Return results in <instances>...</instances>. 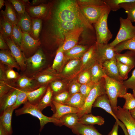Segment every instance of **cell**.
Segmentation results:
<instances>
[{
	"label": "cell",
	"mask_w": 135,
	"mask_h": 135,
	"mask_svg": "<svg viewBox=\"0 0 135 135\" xmlns=\"http://www.w3.org/2000/svg\"><path fill=\"white\" fill-rule=\"evenodd\" d=\"M47 18L58 21L76 22L85 28L94 29L92 24L82 14L79 5L75 0L60 1L52 13L50 11Z\"/></svg>",
	"instance_id": "6da1fadb"
},
{
	"label": "cell",
	"mask_w": 135,
	"mask_h": 135,
	"mask_svg": "<svg viewBox=\"0 0 135 135\" xmlns=\"http://www.w3.org/2000/svg\"><path fill=\"white\" fill-rule=\"evenodd\" d=\"M104 78L106 94L113 110L117 107L118 98H121L122 96L127 93L128 89L123 82H118L107 76Z\"/></svg>",
	"instance_id": "7a4b0ae2"
},
{
	"label": "cell",
	"mask_w": 135,
	"mask_h": 135,
	"mask_svg": "<svg viewBox=\"0 0 135 135\" xmlns=\"http://www.w3.org/2000/svg\"><path fill=\"white\" fill-rule=\"evenodd\" d=\"M50 20L51 21L50 32L48 37L50 39H52L57 43L59 42L61 40L64 41V34L68 32L77 27L82 26L76 22L58 21Z\"/></svg>",
	"instance_id": "3957f363"
},
{
	"label": "cell",
	"mask_w": 135,
	"mask_h": 135,
	"mask_svg": "<svg viewBox=\"0 0 135 135\" xmlns=\"http://www.w3.org/2000/svg\"><path fill=\"white\" fill-rule=\"evenodd\" d=\"M24 114H30L38 119L40 123V132L42 131L44 125L48 122H52L56 125L60 126L59 120L44 115L36 106L32 105L28 102L24 104L22 108L15 111L16 116Z\"/></svg>",
	"instance_id": "277c9868"
},
{
	"label": "cell",
	"mask_w": 135,
	"mask_h": 135,
	"mask_svg": "<svg viewBox=\"0 0 135 135\" xmlns=\"http://www.w3.org/2000/svg\"><path fill=\"white\" fill-rule=\"evenodd\" d=\"M104 78L96 83L86 98L81 112L77 113L78 118L83 115L91 113L93 104L96 98L101 95L106 94L105 88Z\"/></svg>",
	"instance_id": "5b68a950"
},
{
	"label": "cell",
	"mask_w": 135,
	"mask_h": 135,
	"mask_svg": "<svg viewBox=\"0 0 135 135\" xmlns=\"http://www.w3.org/2000/svg\"><path fill=\"white\" fill-rule=\"evenodd\" d=\"M110 11L109 8L102 14L98 21L94 24L96 43L108 44L112 38V35L108 28L107 23L108 17Z\"/></svg>",
	"instance_id": "8992f818"
},
{
	"label": "cell",
	"mask_w": 135,
	"mask_h": 135,
	"mask_svg": "<svg viewBox=\"0 0 135 135\" xmlns=\"http://www.w3.org/2000/svg\"><path fill=\"white\" fill-rule=\"evenodd\" d=\"M120 26L116 37L110 44L114 47L117 44L124 41L135 37V26L127 19L122 17L120 18Z\"/></svg>",
	"instance_id": "52a82bcc"
},
{
	"label": "cell",
	"mask_w": 135,
	"mask_h": 135,
	"mask_svg": "<svg viewBox=\"0 0 135 135\" xmlns=\"http://www.w3.org/2000/svg\"><path fill=\"white\" fill-rule=\"evenodd\" d=\"M80 7L82 14L91 24L96 23L102 14L109 8L106 5H89Z\"/></svg>",
	"instance_id": "ba28073f"
},
{
	"label": "cell",
	"mask_w": 135,
	"mask_h": 135,
	"mask_svg": "<svg viewBox=\"0 0 135 135\" xmlns=\"http://www.w3.org/2000/svg\"><path fill=\"white\" fill-rule=\"evenodd\" d=\"M46 62V58L40 48L32 56L26 58V69L30 74L34 75L41 71Z\"/></svg>",
	"instance_id": "9c48e42d"
},
{
	"label": "cell",
	"mask_w": 135,
	"mask_h": 135,
	"mask_svg": "<svg viewBox=\"0 0 135 135\" xmlns=\"http://www.w3.org/2000/svg\"><path fill=\"white\" fill-rule=\"evenodd\" d=\"M41 44L40 39H35L27 33L23 32L20 49L26 58L33 55Z\"/></svg>",
	"instance_id": "30bf717a"
},
{
	"label": "cell",
	"mask_w": 135,
	"mask_h": 135,
	"mask_svg": "<svg viewBox=\"0 0 135 135\" xmlns=\"http://www.w3.org/2000/svg\"><path fill=\"white\" fill-rule=\"evenodd\" d=\"M95 50L97 62L101 65L106 61L115 58L116 53L114 47L108 43H96L95 44Z\"/></svg>",
	"instance_id": "8fae6325"
},
{
	"label": "cell",
	"mask_w": 135,
	"mask_h": 135,
	"mask_svg": "<svg viewBox=\"0 0 135 135\" xmlns=\"http://www.w3.org/2000/svg\"><path fill=\"white\" fill-rule=\"evenodd\" d=\"M119 120L126 128L129 135H135V120L131 116L128 110L118 106L112 110Z\"/></svg>",
	"instance_id": "7c38bea8"
},
{
	"label": "cell",
	"mask_w": 135,
	"mask_h": 135,
	"mask_svg": "<svg viewBox=\"0 0 135 135\" xmlns=\"http://www.w3.org/2000/svg\"><path fill=\"white\" fill-rule=\"evenodd\" d=\"M61 77V75L51 68L41 70L33 76L39 87L47 85L48 83L56 80Z\"/></svg>",
	"instance_id": "4fadbf2b"
},
{
	"label": "cell",
	"mask_w": 135,
	"mask_h": 135,
	"mask_svg": "<svg viewBox=\"0 0 135 135\" xmlns=\"http://www.w3.org/2000/svg\"><path fill=\"white\" fill-rule=\"evenodd\" d=\"M92 107L102 108L111 115L116 119L119 126L122 128L125 135H129L124 125L117 118L113 112L110 101L106 94H103L98 97L94 102Z\"/></svg>",
	"instance_id": "5bb4252c"
},
{
	"label": "cell",
	"mask_w": 135,
	"mask_h": 135,
	"mask_svg": "<svg viewBox=\"0 0 135 135\" xmlns=\"http://www.w3.org/2000/svg\"><path fill=\"white\" fill-rule=\"evenodd\" d=\"M26 12L32 18L46 20L48 16L51 5L42 3L36 6L25 4Z\"/></svg>",
	"instance_id": "9a60e30c"
},
{
	"label": "cell",
	"mask_w": 135,
	"mask_h": 135,
	"mask_svg": "<svg viewBox=\"0 0 135 135\" xmlns=\"http://www.w3.org/2000/svg\"><path fill=\"white\" fill-rule=\"evenodd\" d=\"M84 28H85L82 26L78 27L64 34V41L63 44L60 46L64 52L70 49L76 45L79 36L84 30Z\"/></svg>",
	"instance_id": "2e32d148"
},
{
	"label": "cell",
	"mask_w": 135,
	"mask_h": 135,
	"mask_svg": "<svg viewBox=\"0 0 135 135\" xmlns=\"http://www.w3.org/2000/svg\"><path fill=\"white\" fill-rule=\"evenodd\" d=\"M13 56L16 60L21 70L23 71L26 69V58L21 49L14 42L10 37L5 40Z\"/></svg>",
	"instance_id": "e0dca14e"
},
{
	"label": "cell",
	"mask_w": 135,
	"mask_h": 135,
	"mask_svg": "<svg viewBox=\"0 0 135 135\" xmlns=\"http://www.w3.org/2000/svg\"><path fill=\"white\" fill-rule=\"evenodd\" d=\"M115 58L107 61L102 65L106 75L118 82H123L124 80L120 75Z\"/></svg>",
	"instance_id": "ac0fdd59"
},
{
	"label": "cell",
	"mask_w": 135,
	"mask_h": 135,
	"mask_svg": "<svg viewBox=\"0 0 135 135\" xmlns=\"http://www.w3.org/2000/svg\"><path fill=\"white\" fill-rule=\"evenodd\" d=\"M19 89L16 86L0 97V110L2 112L15 104Z\"/></svg>",
	"instance_id": "d6986e66"
},
{
	"label": "cell",
	"mask_w": 135,
	"mask_h": 135,
	"mask_svg": "<svg viewBox=\"0 0 135 135\" xmlns=\"http://www.w3.org/2000/svg\"><path fill=\"white\" fill-rule=\"evenodd\" d=\"M81 70L90 69L97 62L95 44L91 46L82 57Z\"/></svg>",
	"instance_id": "ffe728a7"
},
{
	"label": "cell",
	"mask_w": 135,
	"mask_h": 135,
	"mask_svg": "<svg viewBox=\"0 0 135 135\" xmlns=\"http://www.w3.org/2000/svg\"><path fill=\"white\" fill-rule=\"evenodd\" d=\"M14 110L12 106L5 109L0 114V124L3 127L8 135H12L13 132L12 118Z\"/></svg>",
	"instance_id": "44dd1931"
},
{
	"label": "cell",
	"mask_w": 135,
	"mask_h": 135,
	"mask_svg": "<svg viewBox=\"0 0 135 135\" xmlns=\"http://www.w3.org/2000/svg\"><path fill=\"white\" fill-rule=\"evenodd\" d=\"M52 104L54 106L55 111L51 117L58 120L65 114L72 113H78L81 111L80 109L53 101Z\"/></svg>",
	"instance_id": "7402d4cb"
},
{
	"label": "cell",
	"mask_w": 135,
	"mask_h": 135,
	"mask_svg": "<svg viewBox=\"0 0 135 135\" xmlns=\"http://www.w3.org/2000/svg\"><path fill=\"white\" fill-rule=\"evenodd\" d=\"M17 80L16 86L19 89L26 92H29L37 89L39 87L35 82L34 78L24 76H21Z\"/></svg>",
	"instance_id": "603a6c76"
},
{
	"label": "cell",
	"mask_w": 135,
	"mask_h": 135,
	"mask_svg": "<svg viewBox=\"0 0 135 135\" xmlns=\"http://www.w3.org/2000/svg\"><path fill=\"white\" fill-rule=\"evenodd\" d=\"M18 22L17 25L21 29L22 32L31 34L32 28L31 18L26 11L24 13L17 14Z\"/></svg>",
	"instance_id": "cb8c5ba5"
},
{
	"label": "cell",
	"mask_w": 135,
	"mask_h": 135,
	"mask_svg": "<svg viewBox=\"0 0 135 135\" xmlns=\"http://www.w3.org/2000/svg\"><path fill=\"white\" fill-rule=\"evenodd\" d=\"M5 9L2 10L1 13L2 16L13 25H17L18 18L16 10L8 0L4 1Z\"/></svg>",
	"instance_id": "d4e9b609"
},
{
	"label": "cell",
	"mask_w": 135,
	"mask_h": 135,
	"mask_svg": "<svg viewBox=\"0 0 135 135\" xmlns=\"http://www.w3.org/2000/svg\"><path fill=\"white\" fill-rule=\"evenodd\" d=\"M72 129L74 134L78 135H103L93 125H87L78 122Z\"/></svg>",
	"instance_id": "484cf974"
},
{
	"label": "cell",
	"mask_w": 135,
	"mask_h": 135,
	"mask_svg": "<svg viewBox=\"0 0 135 135\" xmlns=\"http://www.w3.org/2000/svg\"><path fill=\"white\" fill-rule=\"evenodd\" d=\"M80 58L70 60L64 66L62 71V74L64 76H71L81 70Z\"/></svg>",
	"instance_id": "4316f807"
},
{
	"label": "cell",
	"mask_w": 135,
	"mask_h": 135,
	"mask_svg": "<svg viewBox=\"0 0 135 135\" xmlns=\"http://www.w3.org/2000/svg\"><path fill=\"white\" fill-rule=\"evenodd\" d=\"M0 63L8 68H15L18 70L20 69L16 60L12 56L10 50H1L0 51Z\"/></svg>",
	"instance_id": "83f0119b"
},
{
	"label": "cell",
	"mask_w": 135,
	"mask_h": 135,
	"mask_svg": "<svg viewBox=\"0 0 135 135\" xmlns=\"http://www.w3.org/2000/svg\"><path fill=\"white\" fill-rule=\"evenodd\" d=\"M90 48L86 46L76 45L70 49L64 52V54L68 60L80 58Z\"/></svg>",
	"instance_id": "f1b7e54d"
},
{
	"label": "cell",
	"mask_w": 135,
	"mask_h": 135,
	"mask_svg": "<svg viewBox=\"0 0 135 135\" xmlns=\"http://www.w3.org/2000/svg\"><path fill=\"white\" fill-rule=\"evenodd\" d=\"M47 88V85L42 86L32 91L26 92L28 102L36 106L45 94Z\"/></svg>",
	"instance_id": "f546056e"
},
{
	"label": "cell",
	"mask_w": 135,
	"mask_h": 135,
	"mask_svg": "<svg viewBox=\"0 0 135 135\" xmlns=\"http://www.w3.org/2000/svg\"><path fill=\"white\" fill-rule=\"evenodd\" d=\"M68 59L65 56L64 52L60 46L58 49L51 67L58 73L62 71Z\"/></svg>",
	"instance_id": "4dcf8cb0"
},
{
	"label": "cell",
	"mask_w": 135,
	"mask_h": 135,
	"mask_svg": "<svg viewBox=\"0 0 135 135\" xmlns=\"http://www.w3.org/2000/svg\"><path fill=\"white\" fill-rule=\"evenodd\" d=\"M104 118L102 116H96L90 114L83 115L78 120L79 123L87 125L96 124L101 126L104 124Z\"/></svg>",
	"instance_id": "1f68e13d"
},
{
	"label": "cell",
	"mask_w": 135,
	"mask_h": 135,
	"mask_svg": "<svg viewBox=\"0 0 135 135\" xmlns=\"http://www.w3.org/2000/svg\"><path fill=\"white\" fill-rule=\"evenodd\" d=\"M115 58L123 64L135 67V51L128 50L123 54L116 53Z\"/></svg>",
	"instance_id": "d6a6232c"
},
{
	"label": "cell",
	"mask_w": 135,
	"mask_h": 135,
	"mask_svg": "<svg viewBox=\"0 0 135 135\" xmlns=\"http://www.w3.org/2000/svg\"><path fill=\"white\" fill-rule=\"evenodd\" d=\"M78 120L77 113H70L65 114L59 119L60 126L64 125L72 129L78 123Z\"/></svg>",
	"instance_id": "836d02e7"
},
{
	"label": "cell",
	"mask_w": 135,
	"mask_h": 135,
	"mask_svg": "<svg viewBox=\"0 0 135 135\" xmlns=\"http://www.w3.org/2000/svg\"><path fill=\"white\" fill-rule=\"evenodd\" d=\"M86 99L82 94L78 92L71 95L65 105L82 110Z\"/></svg>",
	"instance_id": "e575fe53"
},
{
	"label": "cell",
	"mask_w": 135,
	"mask_h": 135,
	"mask_svg": "<svg viewBox=\"0 0 135 135\" xmlns=\"http://www.w3.org/2000/svg\"><path fill=\"white\" fill-rule=\"evenodd\" d=\"M92 81L96 83L106 76L101 65L97 62L90 69Z\"/></svg>",
	"instance_id": "d590c367"
},
{
	"label": "cell",
	"mask_w": 135,
	"mask_h": 135,
	"mask_svg": "<svg viewBox=\"0 0 135 135\" xmlns=\"http://www.w3.org/2000/svg\"><path fill=\"white\" fill-rule=\"evenodd\" d=\"M53 96V93L50 87H48L45 94L36 105V106L42 111L46 107L51 106Z\"/></svg>",
	"instance_id": "8d00e7d4"
},
{
	"label": "cell",
	"mask_w": 135,
	"mask_h": 135,
	"mask_svg": "<svg viewBox=\"0 0 135 135\" xmlns=\"http://www.w3.org/2000/svg\"><path fill=\"white\" fill-rule=\"evenodd\" d=\"M120 6L125 10L127 14L126 18L132 22H135V0L122 3Z\"/></svg>",
	"instance_id": "74e56055"
},
{
	"label": "cell",
	"mask_w": 135,
	"mask_h": 135,
	"mask_svg": "<svg viewBox=\"0 0 135 135\" xmlns=\"http://www.w3.org/2000/svg\"><path fill=\"white\" fill-rule=\"evenodd\" d=\"M0 33L4 40L10 37L12 32L13 25L2 16L0 18Z\"/></svg>",
	"instance_id": "f35d334b"
},
{
	"label": "cell",
	"mask_w": 135,
	"mask_h": 135,
	"mask_svg": "<svg viewBox=\"0 0 135 135\" xmlns=\"http://www.w3.org/2000/svg\"><path fill=\"white\" fill-rule=\"evenodd\" d=\"M114 50L117 53L127 50L135 51V37L118 44L114 47Z\"/></svg>",
	"instance_id": "ab89813d"
},
{
	"label": "cell",
	"mask_w": 135,
	"mask_h": 135,
	"mask_svg": "<svg viewBox=\"0 0 135 135\" xmlns=\"http://www.w3.org/2000/svg\"><path fill=\"white\" fill-rule=\"evenodd\" d=\"M22 32L17 25L13 26V30L10 38L14 43L20 48L22 36Z\"/></svg>",
	"instance_id": "60d3db41"
},
{
	"label": "cell",
	"mask_w": 135,
	"mask_h": 135,
	"mask_svg": "<svg viewBox=\"0 0 135 135\" xmlns=\"http://www.w3.org/2000/svg\"><path fill=\"white\" fill-rule=\"evenodd\" d=\"M32 31L31 34L35 39H38L42 28V19L40 18H32Z\"/></svg>",
	"instance_id": "b9f144b4"
},
{
	"label": "cell",
	"mask_w": 135,
	"mask_h": 135,
	"mask_svg": "<svg viewBox=\"0 0 135 135\" xmlns=\"http://www.w3.org/2000/svg\"><path fill=\"white\" fill-rule=\"evenodd\" d=\"M121 98L125 100V103L122 108L123 109L130 110L135 108V98L132 94L127 92L122 96Z\"/></svg>",
	"instance_id": "7bdbcfd3"
},
{
	"label": "cell",
	"mask_w": 135,
	"mask_h": 135,
	"mask_svg": "<svg viewBox=\"0 0 135 135\" xmlns=\"http://www.w3.org/2000/svg\"><path fill=\"white\" fill-rule=\"evenodd\" d=\"M70 96L68 91L65 90L54 95L52 101L59 104L65 105Z\"/></svg>",
	"instance_id": "ee69618b"
},
{
	"label": "cell",
	"mask_w": 135,
	"mask_h": 135,
	"mask_svg": "<svg viewBox=\"0 0 135 135\" xmlns=\"http://www.w3.org/2000/svg\"><path fill=\"white\" fill-rule=\"evenodd\" d=\"M116 64L120 75L124 80L128 78V73L134 67L117 61Z\"/></svg>",
	"instance_id": "f6af8a7d"
},
{
	"label": "cell",
	"mask_w": 135,
	"mask_h": 135,
	"mask_svg": "<svg viewBox=\"0 0 135 135\" xmlns=\"http://www.w3.org/2000/svg\"><path fill=\"white\" fill-rule=\"evenodd\" d=\"M28 102V98L26 92L19 89L16 100L12 106L14 110L18 108L22 104H24Z\"/></svg>",
	"instance_id": "bcb514c9"
},
{
	"label": "cell",
	"mask_w": 135,
	"mask_h": 135,
	"mask_svg": "<svg viewBox=\"0 0 135 135\" xmlns=\"http://www.w3.org/2000/svg\"><path fill=\"white\" fill-rule=\"evenodd\" d=\"M132 0H104L106 4L110 8V10L116 11L120 8V5L125 2H129Z\"/></svg>",
	"instance_id": "7dc6e473"
},
{
	"label": "cell",
	"mask_w": 135,
	"mask_h": 135,
	"mask_svg": "<svg viewBox=\"0 0 135 135\" xmlns=\"http://www.w3.org/2000/svg\"><path fill=\"white\" fill-rule=\"evenodd\" d=\"M54 95L65 90L66 86L62 82L56 80L51 83L50 86Z\"/></svg>",
	"instance_id": "c3c4849f"
},
{
	"label": "cell",
	"mask_w": 135,
	"mask_h": 135,
	"mask_svg": "<svg viewBox=\"0 0 135 135\" xmlns=\"http://www.w3.org/2000/svg\"><path fill=\"white\" fill-rule=\"evenodd\" d=\"M16 86V84L14 82H7L4 81H0V97Z\"/></svg>",
	"instance_id": "681fc988"
},
{
	"label": "cell",
	"mask_w": 135,
	"mask_h": 135,
	"mask_svg": "<svg viewBox=\"0 0 135 135\" xmlns=\"http://www.w3.org/2000/svg\"><path fill=\"white\" fill-rule=\"evenodd\" d=\"M18 14L24 13L26 11V5L22 0H9Z\"/></svg>",
	"instance_id": "f907efd6"
},
{
	"label": "cell",
	"mask_w": 135,
	"mask_h": 135,
	"mask_svg": "<svg viewBox=\"0 0 135 135\" xmlns=\"http://www.w3.org/2000/svg\"><path fill=\"white\" fill-rule=\"evenodd\" d=\"M78 81L81 84L92 82L90 69L82 71L78 76Z\"/></svg>",
	"instance_id": "816d5d0a"
},
{
	"label": "cell",
	"mask_w": 135,
	"mask_h": 135,
	"mask_svg": "<svg viewBox=\"0 0 135 135\" xmlns=\"http://www.w3.org/2000/svg\"><path fill=\"white\" fill-rule=\"evenodd\" d=\"M96 84L92 81L86 84H81L79 92L86 98Z\"/></svg>",
	"instance_id": "f5cc1de1"
},
{
	"label": "cell",
	"mask_w": 135,
	"mask_h": 135,
	"mask_svg": "<svg viewBox=\"0 0 135 135\" xmlns=\"http://www.w3.org/2000/svg\"><path fill=\"white\" fill-rule=\"evenodd\" d=\"M5 68V75L6 79L10 82L12 80H18L21 76L18 73L14 70L13 68Z\"/></svg>",
	"instance_id": "db71d44e"
},
{
	"label": "cell",
	"mask_w": 135,
	"mask_h": 135,
	"mask_svg": "<svg viewBox=\"0 0 135 135\" xmlns=\"http://www.w3.org/2000/svg\"><path fill=\"white\" fill-rule=\"evenodd\" d=\"M77 2L80 6L89 5H106L104 0H78Z\"/></svg>",
	"instance_id": "11a10c76"
},
{
	"label": "cell",
	"mask_w": 135,
	"mask_h": 135,
	"mask_svg": "<svg viewBox=\"0 0 135 135\" xmlns=\"http://www.w3.org/2000/svg\"><path fill=\"white\" fill-rule=\"evenodd\" d=\"M81 85L77 80H74L68 86V91L70 95L79 92Z\"/></svg>",
	"instance_id": "9f6ffc18"
},
{
	"label": "cell",
	"mask_w": 135,
	"mask_h": 135,
	"mask_svg": "<svg viewBox=\"0 0 135 135\" xmlns=\"http://www.w3.org/2000/svg\"><path fill=\"white\" fill-rule=\"evenodd\" d=\"M123 83L128 89L130 88L132 90L135 88V69L131 77L128 80L124 81Z\"/></svg>",
	"instance_id": "6f0895ef"
},
{
	"label": "cell",
	"mask_w": 135,
	"mask_h": 135,
	"mask_svg": "<svg viewBox=\"0 0 135 135\" xmlns=\"http://www.w3.org/2000/svg\"><path fill=\"white\" fill-rule=\"evenodd\" d=\"M0 49L1 50H7L9 49L2 34L1 33L0 34Z\"/></svg>",
	"instance_id": "680465c9"
},
{
	"label": "cell",
	"mask_w": 135,
	"mask_h": 135,
	"mask_svg": "<svg viewBox=\"0 0 135 135\" xmlns=\"http://www.w3.org/2000/svg\"><path fill=\"white\" fill-rule=\"evenodd\" d=\"M119 125L116 121L112 130L108 135H118V130Z\"/></svg>",
	"instance_id": "91938a15"
},
{
	"label": "cell",
	"mask_w": 135,
	"mask_h": 135,
	"mask_svg": "<svg viewBox=\"0 0 135 135\" xmlns=\"http://www.w3.org/2000/svg\"><path fill=\"white\" fill-rule=\"evenodd\" d=\"M44 2L43 0H33L31 3V6H36V5L43 3Z\"/></svg>",
	"instance_id": "94428289"
},
{
	"label": "cell",
	"mask_w": 135,
	"mask_h": 135,
	"mask_svg": "<svg viewBox=\"0 0 135 135\" xmlns=\"http://www.w3.org/2000/svg\"><path fill=\"white\" fill-rule=\"evenodd\" d=\"M0 135H8L4 128L0 124Z\"/></svg>",
	"instance_id": "6125c7cd"
},
{
	"label": "cell",
	"mask_w": 135,
	"mask_h": 135,
	"mask_svg": "<svg viewBox=\"0 0 135 135\" xmlns=\"http://www.w3.org/2000/svg\"><path fill=\"white\" fill-rule=\"evenodd\" d=\"M128 111L132 116L135 120V108Z\"/></svg>",
	"instance_id": "be15d7a7"
},
{
	"label": "cell",
	"mask_w": 135,
	"mask_h": 135,
	"mask_svg": "<svg viewBox=\"0 0 135 135\" xmlns=\"http://www.w3.org/2000/svg\"><path fill=\"white\" fill-rule=\"evenodd\" d=\"M4 0H0V9L4 5Z\"/></svg>",
	"instance_id": "e7e4bbea"
},
{
	"label": "cell",
	"mask_w": 135,
	"mask_h": 135,
	"mask_svg": "<svg viewBox=\"0 0 135 135\" xmlns=\"http://www.w3.org/2000/svg\"><path fill=\"white\" fill-rule=\"evenodd\" d=\"M132 94L135 98V88L132 89Z\"/></svg>",
	"instance_id": "03108f58"
}]
</instances>
